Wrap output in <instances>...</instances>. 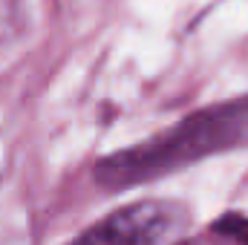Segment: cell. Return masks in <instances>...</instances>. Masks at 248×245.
<instances>
[{
  "label": "cell",
  "instance_id": "cell-2",
  "mask_svg": "<svg viewBox=\"0 0 248 245\" xmlns=\"http://www.w3.org/2000/svg\"><path fill=\"white\" fill-rule=\"evenodd\" d=\"M185 222V208L173 202L144 199L119 208L93 228H87L72 245H165Z\"/></svg>",
  "mask_w": 248,
  "mask_h": 245
},
{
  "label": "cell",
  "instance_id": "cell-3",
  "mask_svg": "<svg viewBox=\"0 0 248 245\" xmlns=\"http://www.w3.org/2000/svg\"><path fill=\"white\" fill-rule=\"evenodd\" d=\"M214 234L234 240L237 245H248V216L243 214H225L214 222Z\"/></svg>",
  "mask_w": 248,
  "mask_h": 245
},
{
  "label": "cell",
  "instance_id": "cell-4",
  "mask_svg": "<svg viewBox=\"0 0 248 245\" xmlns=\"http://www.w3.org/2000/svg\"><path fill=\"white\" fill-rule=\"evenodd\" d=\"M176 245H228V243H225V237L214 234V237H193V240H182V243H176Z\"/></svg>",
  "mask_w": 248,
  "mask_h": 245
},
{
  "label": "cell",
  "instance_id": "cell-1",
  "mask_svg": "<svg viewBox=\"0 0 248 245\" xmlns=\"http://www.w3.org/2000/svg\"><path fill=\"white\" fill-rule=\"evenodd\" d=\"M237 147H248V95L196 110L170 130L104 156L95 165V182L107 190H127Z\"/></svg>",
  "mask_w": 248,
  "mask_h": 245
}]
</instances>
